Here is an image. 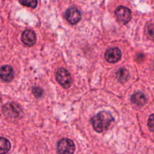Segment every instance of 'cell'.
<instances>
[{
	"label": "cell",
	"instance_id": "obj_6",
	"mask_svg": "<svg viewBox=\"0 0 154 154\" xmlns=\"http://www.w3.org/2000/svg\"><path fill=\"white\" fill-rule=\"evenodd\" d=\"M65 17L66 19L71 24L74 25L76 24L81 20V14L80 11L78 8L75 7L70 8L67 9L65 13Z\"/></svg>",
	"mask_w": 154,
	"mask_h": 154
},
{
	"label": "cell",
	"instance_id": "obj_10",
	"mask_svg": "<svg viewBox=\"0 0 154 154\" xmlns=\"http://www.w3.org/2000/svg\"><path fill=\"white\" fill-rule=\"evenodd\" d=\"M132 102L135 105L141 107L146 104V102H147V98H146L145 95L144 93H141V92H138V93H136L132 95Z\"/></svg>",
	"mask_w": 154,
	"mask_h": 154
},
{
	"label": "cell",
	"instance_id": "obj_13",
	"mask_svg": "<svg viewBox=\"0 0 154 154\" xmlns=\"http://www.w3.org/2000/svg\"><path fill=\"white\" fill-rule=\"evenodd\" d=\"M20 3L25 6H28V7L31 8H35L38 4L37 1H20Z\"/></svg>",
	"mask_w": 154,
	"mask_h": 154
},
{
	"label": "cell",
	"instance_id": "obj_3",
	"mask_svg": "<svg viewBox=\"0 0 154 154\" xmlns=\"http://www.w3.org/2000/svg\"><path fill=\"white\" fill-rule=\"evenodd\" d=\"M56 78H57V80L59 82V84L62 87H63L66 89L70 87L72 82V77H71L70 73L66 69H64V68L59 69L57 72V75H56Z\"/></svg>",
	"mask_w": 154,
	"mask_h": 154
},
{
	"label": "cell",
	"instance_id": "obj_16",
	"mask_svg": "<svg viewBox=\"0 0 154 154\" xmlns=\"http://www.w3.org/2000/svg\"><path fill=\"white\" fill-rule=\"evenodd\" d=\"M148 126L150 127V130L153 132V114H151V115L150 116V117H149L148 119Z\"/></svg>",
	"mask_w": 154,
	"mask_h": 154
},
{
	"label": "cell",
	"instance_id": "obj_2",
	"mask_svg": "<svg viewBox=\"0 0 154 154\" xmlns=\"http://www.w3.org/2000/svg\"><path fill=\"white\" fill-rule=\"evenodd\" d=\"M75 150V144L70 139L63 138L57 144V151L59 154H73Z\"/></svg>",
	"mask_w": 154,
	"mask_h": 154
},
{
	"label": "cell",
	"instance_id": "obj_9",
	"mask_svg": "<svg viewBox=\"0 0 154 154\" xmlns=\"http://www.w3.org/2000/svg\"><path fill=\"white\" fill-rule=\"evenodd\" d=\"M21 40L27 46H32L36 41V36L32 30L26 29L23 32Z\"/></svg>",
	"mask_w": 154,
	"mask_h": 154
},
{
	"label": "cell",
	"instance_id": "obj_11",
	"mask_svg": "<svg viewBox=\"0 0 154 154\" xmlns=\"http://www.w3.org/2000/svg\"><path fill=\"white\" fill-rule=\"evenodd\" d=\"M11 144L8 139L0 137V154H5L10 150Z\"/></svg>",
	"mask_w": 154,
	"mask_h": 154
},
{
	"label": "cell",
	"instance_id": "obj_5",
	"mask_svg": "<svg viewBox=\"0 0 154 154\" xmlns=\"http://www.w3.org/2000/svg\"><path fill=\"white\" fill-rule=\"evenodd\" d=\"M3 111H4V114L9 118H17L20 115L21 108L17 104L10 102V103L6 104L3 107Z\"/></svg>",
	"mask_w": 154,
	"mask_h": 154
},
{
	"label": "cell",
	"instance_id": "obj_8",
	"mask_svg": "<svg viewBox=\"0 0 154 154\" xmlns=\"http://www.w3.org/2000/svg\"><path fill=\"white\" fill-rule=\"evenodd\" d=\"M14 77V72L11 66H3L0 68V78L6 82L12 81Z\"/></svg>",
	"mask_w": 154,
	"mask_h": 154
},
{
	"label": "cell",
	"instance_id": "obj_15",
	"mask_svg": "<svg viewBox=\"0 0 154 154\" xmlns=\"http://www.w3.org/2000/svg\"><path fill=\"white\" fill-rule=\"evenodd\" d=\"M146 32L150 36V38H153V26L152 23H149L146 27Z\"/></svg>",
	"mask_w": 154,
	"mask_h": 154
},
{
	"label": "cell",
	"instance_id": "obj_12",
	"mask_svg": "<svg viewBox=\"0 0 154 154\" xmlns=\"http://www.w3.org/2000/svg\"><path fill=\"white\" fill-rule=\"evenodd\" d=\"M117 78L119 81L120 82H125L128 80L129 77V72L126 70V69L123 68V69H120L118 72H117Z\"/></svg>",
	"mask_w": 154,
	"mask_h": 154
},
{
	"label": "cell",
	"instance_id": "obj_14",
	"mask_svg": "<svg viewBox=\"0 0 154 154\" xmlns=\"http://www.w3.org/2000/svg\"><path fill=\"white\" fill-rule=\"evenodd\" d=\"M32 93L35 96V97L37 98H41L43 96V90L42 89L39 88V87H33L32 88Z\"/></svg>",
	"mask_w": 154,
	"mask_h": 154
},
{
	"label": "cell",
	"instance_id": "obj_4",
	"mask_svg": "<svg viewBox=\"0 0 154 154\" xmlns=\"http://www.w3.org/2000/svg\"><path fill=\"white\" fill-rule=\"evenodd\" d=\"M115 14L119 22L123 24H126L129 23L132 17L130 9L125 6H120L117 8L115 11Z\"/></svg>",
	"mask_w": 154,
	"mask_h": 154
},
{
	"label": "cell",
	"instance_id": "obj_7",
	"mask_svg": "<svg viewBox=\"0 0 154 154\" xmlns=\"http://www.w3.org/2000/svg\"><path fill=\"white\" fill-rule=\"evenodd\" d=\"M121 51L119 48H109L106 51L105 54V60L108 62V63H114L118 62L121 58Z\"/></svg>",
	"mask_w": 154,
	"mask_h": 154
},
{
	"label": "cell",
	"instance_id": "obj_1",
	"mask_svg": "<svg viewBox=\"0 0 154 154\" xmlns=\"http://www.w3.org/2000/svg\"><path fill=\"white\" fill-rule=\"evenodd\" d=\"M113 120L114 117L111 113L108 111H101L92 118L91 122L96 132H103L108 129Z\"/></svg>",
	"mask_w": 154,
	"mask_h": 154
}]
</instances>
